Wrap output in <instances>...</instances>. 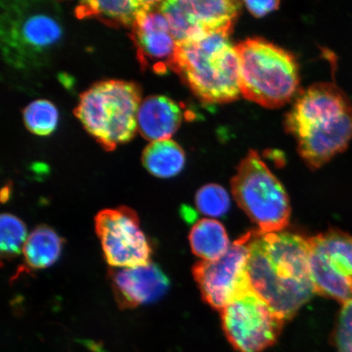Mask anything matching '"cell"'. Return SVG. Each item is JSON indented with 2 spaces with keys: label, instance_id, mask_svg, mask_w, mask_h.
I'll return each instance as SVG.
<instances>
[{
  "label": "cell",
  "instance_id": "1",
  "mask_svg": "<svg viewBox=\"0 0 352 352\" xmlns=\"http://www.w3.org/2000/svg\"><path fill=\"white\" fill-rule=\"evenodd\" d=\"M250 233L252 287L281 318L292 319L316 294L307 239L287 232Z\"/></svg>",
  "mask_w": 352,
  "mask_h": 352
},
{
  "label": "cell",
  "instance_id": "2",
  "mask_svg": "<svg viewBox=\"0 0 352 352\" xmlns=\"http://www.w3.org/2000/svg\"><path fill=\"white\" fill-rule=\"evenodd\" d=\"M286 131L312 170L345 151L352 139V105L333 82H320L302 91L286 116Z\"/></svg>",
  "mask_w": 352,
  "mask_h": 352
},
{
  "label": "cell",
  "instance_id": "3",
  "mask_svg": "<svg viewBox=\"0 0 352 352\" xmlns=\"http://www.w3.org/2000/svg\"><path fill=\"white\" fill-rule=\"evenodd\" d=\"M230 34L211 33L176 43L170 69L204 102H231L241 94L239 59Z\"/></svg>",
  "mask_w": 352,
  "mask_h": 352
},
{
  "label": "cell",
  "instance_id": "4",
  "mask_svg": "<svg viewBox=\"0 0 352 352\" xmlns=\"http://www.w3.org/2000/svg\"><path fill=\"white\" fill-rule=\"evenodd\" d=\"M60 6L54 2H1L0 38L3 59L16 69L45 65L63 37Z\"/></svg>",
  "mask_w": 352,
  "mask_h": 352
},
{
  "label": "cell",
  "instance_id": "5",
  "mask_svg": "<svg viewBox=\"0 0 352 352\" xmlns=\"http://www.w3.org/2000/svg\"><path fill=\"white\" fill-rule=\"evenodd\" d=\"M142 101L135 82L101 81L82 92L74 114L105 151H112L134 138Z\"/></svg>",
  "mask_w": 352,
  "mask_h": 352
},
{
  "label": "cell",
  "instance_id": "6",
  "mask_svg": "<svg viewBox=\"0 0 352 352\" xmlns=\"http://www.w3.org/2000/svg\"><path fill=\"white\" fill-rule=\"evenodd\" d=\"M239 59L241 94L266 108L292 100L299 85L298 65L293 54L261 38L236 46Z\"/></svg>",
  "mask_w": 352,
  "mask_h": 352
},
{
  "label": "cell",
  "instance_id": "7",
  "mask_svg": "<svg viewBox=\"0 0 352 352\" xmlns=\"http://www.w3.org/2000/svg\"><path fill=\"white\" fill-rule=\"evenodd\" d=\"M231 186L237 204L258 230L279 232L289 226L292 209L287 193L256 151H250L242 160Z\"/></svg>",
  "mask_w": 352,
  "mask_h": 352
},
{
  "label": "cell",
  "instance_id": "8",
  "mask_svg": "<svg viewBox=\"0 0 352 352\" xmlns=\"http://www.w3.org/2000/svg\"><path fill=\"white\" fill-rule=\"evenodd\" d=\"M222 327L237 352H263L278 340L285 320L254 292L241 294L221 311Z\"/></svg>",
  "mask_w": 352,
  "mask_h": 352
},
{
  "label": "cell",
  "instance_id": "9",
  "mask_svg": "<svg viewBox=\"0 0 352 352\" xmlns=\"http://www.w3.org/2000/svg\"><path fill=\"white\" fill-rule=\"evenodd\" d=\"M316 294L344 305L352 301V235L329 230L307 239Z\"/></svg>",
  "mask_w": 352,
  "mask_h": 352
},
{
  "label": "cell",
  "instance_id": "10",
  "mask_svg": "<svg viewBox=\"0 0 352 352\" xmlns=\"http://www.w3.org/2000/svg\"><path fill=\"white\" fill-rule=\"evenodd\" d=\"M250 233L240 237L227 253L214 261H201L192 274L204 300L221 311L241 294L252 289L248 272Z\"/></svg>",
  "mask_w": 352,
  "mask_h": 352
},
{
  "label": "cell",
  "instance_id": "11",
  "mask_svg": "<svg viewBox=\"0 0 352 352\" xmlns=\"http://www.w3.org/2000/svg\"><path fill=\"white\" fill-rule=\"evenodd\" d=\"M95 228L109 266L129 268L151 263V242L134 210L120 206L101 210L95 218Z\"/></svg>",
  "mask_w": 352,
  "mask_h": 352
},
{
  "label": "cell",
  "instance_id": "12",
  "mask_svg": "<svg viewBox=\"0 0 352 352\" xmlns=\"http://www.w3.org/2000/svg\"><path fill=\"white\" fill-rule=\"evenodd\" d=\"M241 8L235 0H168L160 10L176 43L211 33H232Z\"/></svg>",
  "mask_w": 352,
  "mask_h": 352
},
{
  "label": "cell",
  "instance_id": "13",
  "mask_svg": "<svg viewBox=\"0 0 352 352\" xmlns=\"http://www.w3.org/2000/svg\"><path fill=\"white\" fill-rule=\"evenodd\" d=\"M161 1H151L131 28V37L140 64L154 72L170 69L176 48L170 25L160 10Z\"/></svg>",
  "mask_w": 352,
  "mask_h": 352
},
{
  "label": "cell",
  "instance_id": "14",
  "mask_svg": "<svg viewBox=\"0 0 352 352\" xmlns=\"http://www.w3.org/2000/svg\"><path fill=\"white\" fill-rule=\"evenodd\" d=\"M114 298L122 310L160 300L170 287V281L155 263H149L109 272Z\"/></svg>",
  "mask_w": 352,
  "mask_h": 352
},
{
  "label": "cell",
  "instance_id": "15",
  "mask_svg": "<svg viewBox=\"0 0 352 352\" xmlns=\"http://www.w3.org/2000/svg\"><path fill=\"white\" fill-rule=\"evenodd\" d=\"M183 111L165 96H152L142 101L138 113L140 133L149 142L168 140L182 125Z\"/></svg>",
  "mask_w": 352,
  "mask_h": 352
},
{
  "label": "cell",
  "instance_id": "16",
  "mask_svg": "<svg viewBox=\"0 0 352 352\" xmlns=\"http://www.w3.org/2000/svg\"><path fill=\"white\" fill-rule=\"evenodd\" d=\"M151 1L118 0V1H82L76 8L79 19H96L104 24L117 26H133L135 21Z\"/></svg>",
  "mask_w": 352,
  "mask_h": 352
},
{
  "label": "cell",
  "instance_id": "17",
  "mask_svg": "<svg viewBox=\"0 0 352 352\" xmlns=\"http://www.w3.org/2000/svg\"><path fill=\"white\" fill-rule=\"evenodd\" d=\"M63 249V240L47 226H41L30 233L24 249L25 267L19 272L41 270L50 267L58 261Z\"/></svg>",
  "mask_w": 352,
  "mask_h": 352
},
{
  "label": "cell",
  "instance_id": "18",
  "mask_svg": "<svg viewBox=\"0 0 352 352\" xmlns=\"http://www.w3.org/2000/svg\"><path fill=\"white\" fill-rule=\"evenodd\" d=\"M193 254L204 261H214L223 256L230 248L226 228L215 219H204L197 222L189 233Z\"/></svg>",
  "mask_w": 352,
  "mask_h": 352
},
{
  "label": "cell",
  "instance_id": "19",
  "mask_svg": "<svg viewBox=\"0 0 352 352\" xmlns=\"http://www.w3.org/2000/svg\"><path fill=\"white\" fill-rule=\"evenodd\" d=\"M142 164L149 173L158 178L174 177L186 165V154L174 140L151 142L144 149Z\"/></svg>",
  "mask_w": 352,
  "mask_h": 352
},
{
  "label": "cell",
  "instance_id": "20",
  "mask_svg": "<svg viewBox=\"0 0 352 352\" xmlns=\"http://www.w3.org/2000/svg\"><path fill=\"white\" fill-rule=\"evenodd\" d=\"M58 117L55 105L47 100H34L23 110L26 129L33 134L41 136L50 135L54 131Z\"/></svg>",
  "mask_w": 352,
  "mask_h": 352
},
{
  "label": "cell",
  "instance_id": "21",
  "mask_svg": "<svg viewBox=\"0 0 352 352\" xmlns=\"http://www.w3.org/2000/svg\"><path fill=\"white\" fill-rule=\"evenodd\" d=\"M1 241L0 250L2 258L11 259L23 252L28 239L25 224L19 218L11 214H3L0 220Z\"/></svg>",
  "mask_w": 352,
  "mask_h": 352
},
{
  "label": "cell",
  "instance_id": "22",
  "mask_svg": "<svg viewBox=\"0 0 352 352\" xmlns=\"http://www.w3.org/2000/svg\"><path fill=\"white\" fill-rule=\"evenodd\" d=\"M195 201L197 210L210 217H223L231 205L226 189L217 184L201 187L196 193Z\"/></svg>",
  "mask_w": 352,
  "mask_h": 352
},
{
  "label": "cell",
  "instance_id": "23",
  "mask_svg": "<svg viewBox=\"0 0 352 352\" xmlns=\"http://www.w3.org/2000/svg\"><path fill=\"white\" fill-rule=\"evenodd\" d=\"M336 352H352V301L342 305L333 333Z\"/></svg>",
  "mask_w": 352,
  "mask_h": 352
},
{
  "label": "cell",
  "instance_id": "24",
  "mask_svg": "<svg viewBox=\"0 0 352 352\" xmlns=\"http://www.w3.org/2000/svg\"><path fill=\"white\" fill-rule=\"evenodd\" d=\"M244 4L252 15L256 17H262L278 8L279 1H245Z\"/></svg>",
  "mask_w": 352,
  "mask_h": 352
}]
</instances>
